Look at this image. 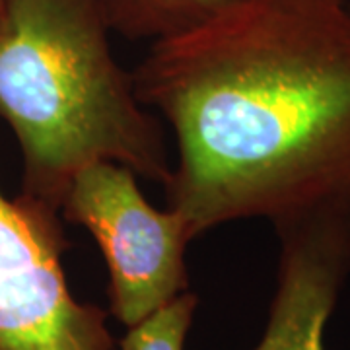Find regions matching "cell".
<instances>
[{
    "instance_id": "1",
    "label": "cell",
    "mask_w": 350,
    "mask_h": 350,
    "mask_svg": "<svg viewBox=\"0 0 350 350\" xmlns=\"http://www.w3.org/2000/svg\"><path fill=\"white\" fill-rule=\"evenodd\" d=\"M133 80L174 133L163 187L193 238L350 211L349 0H241L154 41Z\"/></svg>"
},
{
    "instance_id": "2",
    "label": "cell",
    "mask_w": 350,
    "mask_h": 350,
    "mask_svg": "<svg viewBox=\"0 0 350 350\" xmlns=\"http://www.w3.org/2000/svg\"><path fill=\"white\" fill-rule=\"evenodd\" d=\"M96 0H4L0 121L22 154L25 199L61 214L82 167L115 162L165 185L174 163L133 72L115 61Z\"/></svg>"
},
{
    "instance_id": "3",
    "label": "cell",
    "mask_w": 350,
    "mask_h": 350,
    "mask_svg": "<svg viewBox=\"0 0 350 350\" xmlns=\"http://www.w3.org/2000/svg\"><path fill=\"white\" fill-rule=\"evenodd\" d=\"M61 218L96 239L109 273V310L131 327L189 290L185 251L193 234L172 208L152 206L138 175L96 162L72 177Z\"/></svg>"
},
{
    "instance_id": "4",
    "label": "cell",
    "mask_w": 350,
    "mask_h": 350,
    "mask_svg": "<svg viewBox=\"0 0 350 350\" xmlns=\"http://www.w3.org/2000/svg\"><path fill=\"white\" fill-rule=\"evenodd\" d=\"M63 218L0 189V350H113L107 313L64 275Z\"/></svg>"
},
{
    "instance_id": "5",
    "label": "cell",
    "mask_w": 350,
    "mask_h": 350,
    "mask_svg": "<svg viewBox=\"0 0 350 350\" xmlns=\"http://www.w3.org/2000/svg\"><path fill=\"white\" fill-rule=\"evenodd\" d=\"M276 234V290L253 350H325L327 323L350 275V211L317 214Z\"/></svg>"
},
{
    "instance_id": "6",
    "label": "cell",
    "mask_w": 350,
    "mask_h": 350,
    "mask_svg": "<svg viewBox=\"0 0 350 350\" xmlns=\"http://www.w3.org/2000/svg\"><path fill=\"white\" fill-rule=\"evenodd\" d=\"M241 0H96L111 31L126 39H160L183 33Z\"/></svg>"
},
{
    "instance_id": "7",
    "label": "cell",
    "mask_w": 350,
    "mask_h": 350,
    "mask_svg": "<svg viewBox=\"0 0 350 350\" xmlns=\"http://www.w3.org/2000/svg\"><path fill=\"white\" fill-rule=\"evenodd\" d=\"M199 296L191 290L181 292L135 325L126 327L119 340L121 350H185Z\"/></svg>"
},
{
    "instance_id": "8",
    "label": "cell",
    "mask_w": 350,
    "mask_h": 350,
    "mask_svg": "<svg viewBox=\"0 0 350 350\" xmlns=\"http://www.w3.org/2000/svg\"><path fill=\"white\" fill-rule=\"evenodd\" d=\"M2 6H4V0H0V10H2Z\"/></svg>"
}]
</instances>
